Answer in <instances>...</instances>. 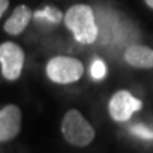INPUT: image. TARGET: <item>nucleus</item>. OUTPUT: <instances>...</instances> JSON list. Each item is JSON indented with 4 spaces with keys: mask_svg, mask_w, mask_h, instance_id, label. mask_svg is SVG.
<instances>
[{
    "mask_svg": "<svg viewBox=\"0 0 153 153\" xmlns=\"http://www.w3.org/2000/svg\"><path fill=\"white\" fill-rule=\"evenodd\" d=\"M125 61L138 69L153 68V50L143 45H131L125 51Z\"/></svg>",
    "mask_w": 153,
    "mask_h": 153,
    "instance_id": "obj_7",
    "label": "nucleus"
},
{
    "mask_svg": "<svg viewBox=\"0 0 153 153\" xmlns=\"http://www.w3.org/2000/svg\"><path fill=\"white\" fill-rule=\"evenodd\" d=\"M142 108V101L135 98L128 91H119L115 93L108 103V112L116 121H126L134 112Z\"/></svg>",
    "mask_w": 153,
    "mask_h": 153,
    "instance_id": "obj_5",
    "label": "nucleus"
},
{
    "mask_svg": "<svg viewBox=\"0 0 153 153\" xmlns=\"http://www.w3.org/2000/svg\"><path fill=\"white\" fill-rule=\"evenodd\" d=\"M22 125V111L17 105H7L0 110V143L14 139Z\"/></svg>",
    "mask_w": 153,
    "mask_h": 153,
    "instance_id": "obj_6",
    "label": "nucleus"
},
{
    "mask_svg": "<svg viewBox=\"0 0 153 153\" xmlns=\"http://www.w3.org/2000/svg\"><path fill=\"white\" fill-rule=\"evenodd\" d=\"M35 19H38V21H46L50 23H54V25H57L61 18H63V14L59 9H56L54 7H46L41 10H37L33 14Z\"/></svg>",
    "mask_w": 153,
    "mask_h": 153,
    "instance_id": "obj_9",
    "label": "nucleus"
},
{
    "mask_svg": "<svg viewBox=\"0 0 153 153\" xmlns=\"http://www.w3.org/2000/svg\"><path fill=\"white\" fill-rule=\"evenodd\" d=\"M32 10L27 5H19L14 9V12L10 17L7 19L5 25H4V30L9 35H19L26 30L28 23L31 21Z\"/></svg>",
    "mask_w": 153,
    "mask_h": 153,
    "instance_id": "obj_8",
    "label": "nucleus"
},
{
    "mask_svg": "<svg viewBox=\"0 0 153 153\" xmlns=\"http://www.w3.org/2000/svg\"><path fill=\"white\" fill-rule=\"evenodd\" d=\"M25 64V52L22 47L14 42L0 44V65L4 78L8 80H17L22 74Z\"/></svg>",
    "mask_w": 153,
    "mask_h": 153,
    "instance_id": "obj_4",
    "label": "nucleus"
},
{
    "mask_svg": "<svg viewBox=\"0 0 153 153\" xmlns=\"http://www.w3.org/2000/svg\"><path fill=\"white\" fill-rule=\"evenodd\" d=\"M8 5H9V0H0V18L3 17V14L7 10Z\"/></svg>",
    "mask_w": 153,
    "mask_h": 153,
    "instance_id": "obj_12",
    "label": "nucleus"
},
{
    "mask_svg": "<svg viewBox=\"0 0 153 153\" xmlns=\"http://www.w3.org/2000/svg\"><path fill=\"white\" fill-rule=\"evenodd\" d=\"M64 139L71 146L85 147L94 139L96 131L78 110H69L61 123Z\"/></svg>",
    "mask_w": 153,
    "mask_h": 153,
    "instance_id": "obj_2",
    "label": "nucleus"
},
{
    "mask_svg": "<svg viewBox=\"0 0 153 153\" xmlns=\"http://www.w3.org/2000/svg\"><path fill=\"white\" fill-rule=\"evenodd\" d=\"M106 73H107L106 64L101 59H96L92 63V65H91V75H92V78L96 80L103 79L106 76Z\"/></svg>",
    "mask_w": 153,
    "mask_h": 153,
    "instance_id": "obj_10",
    "label": "nucleus"
},
{
    "mask_svg": "<svg viewBox=\"0 0 153 153\" xmlns=\"http://www.w3.org/2000/svg\"><path fill=\"white\" fill-rule=\"evenodd\" d=\"M84 66L78 59L70 56H55L46 65L49 79L57 84H69L82 78Z\"/></svg>",
    "mask_w": 153,
    "mask_h": 153,
    "instance_id": "obj_3",
    "label": "nucleus"
},
{
    "mask_svg": "<svg viewBox=\"0 0 153 153\" xmlns=\"http://www.w3.org/2000/svg\"><path fill=\"white\" fill-rule=\"evenodd\" d=\"M130 133L138 138H142V139L153 140V130L144 125H142V124H139V125H133L130 128Z\"/></svg>",
    "mask_w": 153,
    "mask_h": 153,
    "instance_id": "obj_11",
    "label": "nucleus"
},
{
    "mask_svg": "<svg viewBox=\"0 0 153 153\" xmlns=\"http://www.w3.org/2000/svg\"><path fill=\"white\" fill-rule=\"evenodd\" d=\"M65 26L80 44L89 45L97 40L98 27L92 8L84 4L73 5L65 14Z\"/></svg>",
    "mask_w": 153,
    "mask_h": 153,
    "instance_id": "obj_1",
    "label": "nucleus"
},
{
    "mask_svg": "<svg viewBox=\"0 0 153 153\" xmlns=\"http://www.w3.org/2000/svg\"><path fill=\"white\" fill-rule=\"evenodd\" d=\"M146 3H147L148 7H151L153 9V0H146Z\"/></svg>",
    "mask_w": 153,
    "mask_h": 153,
    "instance_id": "obj_13",
    "label": "nucleus"
}]
</instances>
